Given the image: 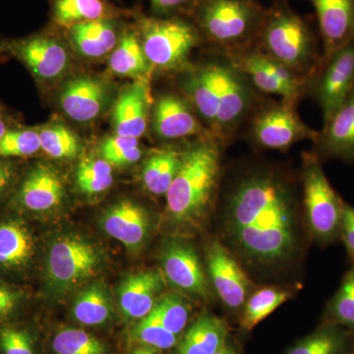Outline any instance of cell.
<instances>
[{
	"label": "cell",
	"instance_id": "6da1fadb",
	"mask_svg": "<svg viewBox=\"0 0 354 354\" xmlns=\"http://www.w3.org/2000/svg\"><path fill=\"white\" fill-rule=\"evenodd\" d=\"M218 239L260 278L281 279L299 267L310 239L290 174L268 165L237 174L221 199Z\"/></svg>",
	"mask_w": 354,
	"mask_h": 354
},
{
	"label": "cell",
	"instance_id": "7a4b0ae2",
	"mask_svg": "<svg viewBox=\"0 0 354 354\" xmlns=\"http://www.w3.org/2000/svg\"><path fill=\"white\" fill-rule=\"evenodd\" d=\"M221 138L203 137L184 151L167 194V221L177 232H197L206 225L221 176Z\"/></svg>",
	"mask_w": 354,
	"mask_h": 354
},
{
	"label": "cell",
	"instance_id": "3957f363",
	"mask_svg": "<svg viewBox=\"0 0 354 354\" xmlns=\"http://www.w3.org/2000/svg\"><path fill=\"white\" fill-rule=\"evenodd\" d=\"M183 87L195 111L221 139L241 127L256 106L252 84L230 60L193 70L184 77Z\"/></svg>",
	"mask_w": 354,
	"mask_h": 354
},
{
	"label": "cell",
	"instance_id": "277c9868",
	"mask_svg": "<svg viewBox=\"0 0 354 354\" xmlns=\"http://www.w3.org/2000/svg\"><path fill=\"white\" fill-rule=\"evenodd\" d=\"M259 50L298 75L313 78L321 64L315 35L308 23L285 3L265 11Z\"/></svg>",
	"mask_w": 354,
	"mask_h": 354
},
{
	"label": "cell",
	"instance_id": "5b68a950",
	"mask_svg": "<svg viewBox=\"0 0 354 354\" xmlns=\"http://www.w3.org/2000/svg\"><path fill=\"white\" fill-rule=\"evenodd\" d=\"M189 13L202 37L236 53L257 41L265 10L254 0H195Z\"/></svg>",
	"mask_w": 354,
	"mask_h": 354
},
{
	"label": "cell",
	"instance_id": "8992f818",
	"mask_svg": "<svg viewBox=\"0 0 354 354\" xmlns=\"http://www.w3.org/2000/svg\"><path fill=\"white\" fill-rule=\"evenodd\" d=\"M301 212L310 241L320 246L335 244L341 237L344 202L334 189L313 153H306L301 167Z\"/></svg>",
	"mask_w": 354,
	"mask_h": 354
},
{
	"label": "cell",
	"instance_id": "52a82bcc",
	"mask_svg": "<svg viewBox=\"0 0 354 354\" xmlns=\"http://www.w3.org/2000/svg\"><path fill=\"white\" fill-rule=\"evenodd\" d=\"M142 48L151 66L162 70L180 68L202 39L201 32L183 16H137L136 26Z\"/></svg>",
	"mask_w": 354,
	"mask_h": 354
},
{
	"label": "cell",
	"instance_id": "ba28073f",
	"mask_svg": "<svg viewBox=\"0 0 354 354\" xmlns=\"http://www.w3.org/2000/svg\"><path fill=\"white\" fill-rule=\"evenodd\" d=\"M102 263V252L92 242L78 235L59 237L48 250V285L55 295H66L95 277Z\"/></svg>",
	"mask_w": 354,
	"mask_h": 354
},
{
	"label": "cell",
	"instance_id": "9c48e42d",
	"mask_svg": "<svg viewBox=\"0 0 354 354\" xmlns=\"http://www.w3.org/2000/svg\"><path fill=\"white\" fill-rule=\"evenodd\" d=\"M0 53L19 60L41 84L57 82L71 66L68 46L51 29L25 38H0Z\"/></svg>",
	"mask_w": 354,
	"mask_h": 354
},
{
	"label": "cell",
	"instance_id": "30bf717a",
	"mask_svg": "<svg viewBox=\"0 0 354 354\" xmlns=\"http://www.w3.org/2000/svg\"><path fill=\"white\" fill-rule=\"evenodd\" d=\"M230 60L254 88L265 94L278 95L281 102L293 106L311 85V77L298 75L259 50L248 48L232 53Z\"/></svg>",
	"mask_w": 354,
	"mask_h": 354
},
{
	"label": "cell",
	"instance_id": "8fae6325",
	"mask_svg": "<svg viewBox=\"0 0 354 354\" xmlns=\"http://www.w3.org/2000/svg\"><path fill=\"white\" fill-rule=\"evenodd\" d=\"M205 259L214 292L225 308L241 316L247 299L258 286L218 239L208 242Z\"/></svg>",
	"mask_w": 354,
	"mask_h": 354
},
{
	"label": "cell",
	"instance_id": "7c38bea8",
	"mask_svg": "<svg viewBox=\"0 0 354 354\" xmlns=\"http://www.w3.org/2000/svg\"><path fill=\"white\" fill-rule=\"evenodd\" d=\"M162 276L169 285L188 297L208 301L214 290L196 249L181 239L165 242L160 250Z\"/></svg>",
	"mask_w": 354,
	"mask_h": 354
},
{
	"label": "cell",
	"instance_id": "4fadbf2b",
	"mask_svg": "<svg viewBox=\"0 0 354 354\" xmlns=\"http://www.w3.org/2000/svg\"><path fill=\"white\" fill-rule=\"evenodd\" d=\"M251 123V136L261 148L285 151L304 141H314L318 132L300 120L295 106L281 102L262 108L254 114Z\"/></svg>",
	"mask_w": 354,
	"mask_h": 354
},
{
	"label": "cell",
	"instance_id": "5bb4252c",
	"mask_svg": "<svg viewBox=\"0 0 354 354\" xmlns=\"http://www.w3.org/2000/svg\"><path fill=\"white\" fill-rule=\"evenodd\" d=\"M354 88V39L321 64L310 90L323 113L324 122L334 114Z\"/></svg>",
	"mask_w": 354,
	"mask_h": 354
},
{
	"label": "cell",
	"instance_id": "9a60e30c",
	"mask_svg": "<svg viewBox=\"0 0 354 354\" xmlns=\"http://www.w3.org/2000/svg\"><path fill=\"white\" fill-rule=\"evenodd\" d=\"M60 109L75 122L95 121L113 102V90L97 77L78 76L65 83L59 93Z\"/></svg>",
	"mask_w": 354,
	"mask_h": 354
},
{
	"label": "cell",
	"instance_id": "2e32d148",
	"mask_svg": "<svg viewBox=\"0 0 354 354\" xmlns=\"http://www.w3.org/2000/svg\"><path fill=\"white\" fill-rule=\"evenodd\" d=\"M152 127L156 136L162 140L214 135L202 127L190 102L176 94L158 97L153 106Z\"/></svg>",
	"mask_w": 354,
	"mask_h": 354
},
{
	"label": "cell",
	"instance_id": "e0dca14e",
	"mask_svg": "<svg viewBox=\"0 0 354 354\" xmlns=\"http://www.w3.org/2000/svg\"><path fill=\"white\" fill-rule=\"evenodd\" d=\"M313 142V153L321 162L330 158L354 162V88L324 122L322 131Z\"/></svg>",
	"mask_w": 354,
	"mask_h": 354
},
{
	"label": "cell",
	"instance_id": "ac0fdd59",
	"mask_svg": "<svg viewBox=\"0 0 354 354\" xmlns=\"http://www.w3.org/2000/svg\"><path fill=\"white\" fill-rule=\"evenodd\" d=\"M165 290L162 272L150 270L130 274L118 290L121 315L127 321L142 320L155 308Z\"/></svg>",
	"mask_w": 354,
	"mask_h": 354
},
{
	"label": "cell",
	"instance_id": "d6986e66",
	"mask_svg": "<svg viewBox=\"0 0 354 354\" xmlns=\"http://www.w3.org/2000/svg\"><path fill=\"white\" fill-rule=\"evenodd\" d=\"M315 8L322 37L321 64L354 39V0H309ZM321 65V64H320Z\"/></svg>",
	"mask_w": 354,
	"mask_h": 354
},
{
	"label": "cell",
	"instance_id": "ffe728a7",
	"mask_svg": "<svg viewBox=\"0 0 354 354\" xmlns=\"http://www.w3.org/2000/svg\"><path fill=\"white\" fill-rule=\"evenodd\" d=\"M101 221L106 234L120 241L129 250L141 249L150 234L151 218L148 211L128 200L109 207Z\"/></svg>",
	"mask_w": 354,
	"mask_h": 354
},
{
	"label": "cell",
	"instance_id": "44dd1931",
	"mask_svg": "<svg viewBox=\"0 0 354 354\" xmlns=\"http://www.w3.org/2000/svg\"><path fill=\"white\" fill-rule=\"evenodd\" d=\"M65 196L64 184L58 172L48 165L39 164L23 179L17 201L32 213H46L58 208Z\"/></svg>",
	"mask_w": 354,
	"mask_h": 354
},
{
	"label": "cell",
	"instance_id": "7402d4cb",
	"mask_svg": "<svg viewBox=\"0 0 354 354\" xmlns=\"http://www.w3.org/2000/svg\"><path fill=\"white\" fill-rule=\"evenodd\" d=\"M72 48L81 57L97 59L113 53L124 32L118 17L88 21L67 28Z\"/></svg>",
	"mask_w": 354,
	"mask_h": 354
},
{
	"label": "cell",
	"instance_id": "603a6c76",
	"mask_svg": "<svg viewBox=\"0 0 354 354\" xmlns=\"http://www.w3.org/2000/svg\"><path fill=\"white\" fill-rule=\"evenodd\" d=\"M149 92L147 84L137 81L118 95L113 111V125L116 135L139 139L148 125Z\"/></svg>",
	"mask_w": 354,
	"mask_h": 354
},
{
	"label": "cell",
	"instance_id": "cb8c5ba5",
	"mask_svg": "<svg viewBox=\"0 0 354 354\" xmlns=\"http://www.w3.org/2000/svg\"><path fill=\"white\" fill-rule=\"evenodd\" d=\"M228 326L221 317L204 312L185 330L176 354H214L227 344Z\"/></svg>",
	"mask_w": 354,
	"mask_h": 354
},
{
	"label": "cell",
	"instance_id": "d4e9b609",
	"mask_svg": "<svg viewBox=\"0 0 354 354\" xmlns=\"http://www.w3.org/2000/svg\"><path fill=\"white\" fill-rule=\"evenodd\" d=\"M34 252V239L24 223L16 220L0 221V269H23L31 262Z\"/></svg>",
	"mask_w": 354,
	"mask_h": 354
},
{
	"label": "cell",
	"instance_id": "484cf974",
	"mask_svg": "<svg viewBox=\"0 0 354 354\" xmlns=\"http://www.w3.org/2000/svg\"><path fill=\"white\" fill-rule=\"evenodd\" d=\"M297 286H257L247 299L241 314L239 323L242 329L252 330L286 301L297 295Z\"/></svg>",
	"mask_w": 354,
	"mask_h": 354
},
{
	"label": "cell",
	"instance_id": "4316f807",
	"mask_svg": "<svg viewBox=\"0 0 354 354\" xmlns=\"http://www.w3.org/2000/svg\"><path fill=\"white\" fill-rule=\"evenodd\" d=\"M353 348L354 335L351 330L335 324L323 322L285 354H348Z\"/></svg>",
	"mask_w": 354,
	"mask_h": 354
},
{
	"label": "cell",
	"instance_id": "83f0119b",
	"mask_svg": "<svg viewBox=\"0 0 354 354\" xmlns=\"http://www.w3.org/2000/svg\"><path fill=\"white\" fill-rule=\"evenodd\" d=\"M118 16L120 10L108 0H50L51 21L66 29L79 23Z\"/></svg>",
	"mask_w": 354,
	"mask_h": 354
},
{
	"label": "cell",
	"instance_id": "f1b7e54d",
	"mask_svg": "<svg viewBox=\"0 0 354 354\" xmlns=\"http://www.w3.org/2000/svg\"><path fill=\"white\" fill-rule=\"evenodd\" d=\"M150 67L136 27L125 28L118 46L111 53L109 69L115 75L137 78L148 73Z\"/></svg>",
	"mask_w": 354,
	"mask_h": 354
},
{
	"label": "cell",
	"instance_id": "f546056e",
	"mask_svg": "<svg viewBox=\"0 0 354 354\" xmlns=\"http://www.w3.org/2000/svg\"><path fill=\"white\" fill-rule=\"evenodd\" d=\"M183 152L157 151L144 162L142 179L149 192L157 196L165 195L176 178L183 162Z\"/></svg>",
	"mask_w": 354,
	"mask_h": 354
},
{
	"label": "cell",
	"instance_id": "4dcf8cb0",
	"mask_svg": "<svg viewBox=\"0 0 354 354\" xmlns=\"http://www.w3.org/2000/svg\"><path fill=\"white\" fill-rule=\"evenodd\" d=\"M77 322L85 326H101L111 315V300L106 286L95 281L77 295L72 306Z\"/></svg>",
	"mask_w": 354,
	"mask_h": 354
},
{
	"label": "cell",
	"instance_id": "1f68e13d",
	"mask_svg": "<svg viewBox=\"0 0 354 354\" xmlns=\"http://www.w3.org/2000/svg\"><path fill=\"white\" fill-rule=\"evenodd\" d=\"M323 322L342 326L354 335V263L342 277L339 290L326 305Z\"/></svg>",
	"mask_w": 354,
	"mask_h": 354
},
{
	"label": "cell",
	"instance_id": "d6a6232c",
	"mask_svg": "<svg viewBox=\"0 0 354 354\" xmlns=\"http://www.w3.org/2000/svg\"><path fill=\"white\" fill-rule=\"evenodd\" d=\"M41 150L55 160H71L81 151L80 140L62 124H48L39 128Z\"/></svg>",
	"mask_w": 354,
	"mask_h": 354
},
{
	"label": "cell",
	"instance_id": "836d02e7",
	"mask_svg": "<svg viewBox=\"0 0 354 354\" xmlns=\"http://www.w3.org/2000/svg\"><path fill=\"white\" fill-rule=\"evenodd\" d=\"M113 165L104 158H84L76 171V184L84 194H101L113 185Z\"/></svg>",
	"mask_w": 354,
	"mask_h": 354
},
{
	"label": "cell",
	"instance_id": "e575fe53",
	"mask_svg": "<svg viewBox=\"0 0 354 354\" xmlns=\"http://www.w3.org/2000/svg\"><path fill=\"white\" fill-rule=\"evenodd\" d=\"M190 312L189 302L178 292L164 293L152 310L158 322L178 337L187 326Z\"/></svg>",
	"mask_w": 354,
	"mask_h": 354
},
{
	"label": "cell",
	"instance_id": "d590c367",
	"mask_svg": "<svg viewBox=\"0 0 354 354\" xmlns=\"http://www.w3.org/2000/svg\"><path fill=\"white\" fill-rule=\"evenodd\" d=\"M55 354H106V346L100 339L85 330L67 328L53 337Z\"/></svg>",
	"mask_w": 354,
	"mask_h": 354
},
{
	"label": "cell",
	"instance_id": "8d00e7d4",
	"mask_svg": "<svg viewBox=\"0 0 354 354\" xmlns=\"http://www.w3.org/2000/svg\"><path fill=\"white\" fill-rule=\"evenodd\" d=\"M41 151L38 130L10 128L0 138V158L31 157Z\"/></svg>",
	"mask_w": 354,
	"mask_h": 354
},
{
	"label": "cell",
	"instance_id": "74e56055",
	"mask_svg": "<svg viewBox=\"0 0 354 354\" xmlns=\"http://www.w3.org/2000/svg\"><path fill=\"white\" fill-rule=\"evenodd\" d=\"M132 337L138 344L167 351L178 344V335L172 334L158 322L152 312L140 320L132 329Z\"/></svg>",
	"mask_w": 354,
	"mask_h": 354
},
{
	"label": "cell",
	"instance_id": "f35d334b",
	"mask_svg": "<svg viewBox=\"0 0 354 354\" xmlns=\"http://www.w3.org/2000/svg\"><path fill=\"white\" fill-rule=\"evenodd\" d=\"M100 152L104 160L116 167L134 164L142 157L139 139L120 135L104 139L100 146Z\"/></svg>",
	"mask_w": 354,
	"mask_h": 354
},
{
	"label": "cell",
	"instance_id": "ab89813d",
	"mask_svg": "<svg viewBox=\"0 0 354 354\" xmlns=\"http://www.w3.org/2000/svg\"><path fill=\"white\" fill-rule=\"evenodd\" d=\"M0 348L3 354H35L29 334L13 327L0 330Z\"/></svg>",
	"mask_w": 354,
	"mask_h": 354
},
{
	"label": "cell",
	"instance_id": "60d3db41",
	"mask_svg": "<svg viewBox=\"0 0 354 354\" xmlns=\"http://www.w3.org/2000/svg\"><path fill=\"white\" fill-rule=\"evenodd\" d=\"M153 12L158 17H172L189 13L195 0H149Z\"/></svg>",
	"mask_w": 354,
	"mask_h": 354
},
{
	"label": "cell",
	"instance_id": "b9f144b4",
	"mask_svg": "<svg viewBox=\"0 0 354 354\" xmlns=\"http://www.w3.org/2000/svg\"><path fill=\"white\" fill-rule=\"evenodd\" d=\"M351 262L354 263V207L344 203L342 209L341 237Z\"/></svg>",
	"mask_w": 354,
	"mask_h": 354
},
{
	"label": "cell",
	"instance_id": "7bdbcfd3",
	"mask_svg": "<svg viewBox=\"0 0 354 354\" xmlns=\"http://www.w3.org/2000/svg\"><path fill=\"white\" fill-rule=\"evenodd\" d=\"M20 293L0 283V320L13 313L20 301Z\"/></svg>",
	"mask_w": 354,
	"mask_h": 354
},
{
	"label": "cell",
	"instance_id": "ee69618b",
	"mask_svg": "<svg viewBox=\"0 0 354 354\" xmlns=\"http://www.w3.org/2000/svg\"><path fill=\"white\" fill-rule=\"evenodd\" d=\"M15 179V169L10 162L0 160V198L3 196L7 190L12 185Z\"/></svg>",
	"mask_w": 354,
	"mask_h": 354
},
{
	"label": "cell",
	"instance_id": "f6af8a7d",
	"mask_svg": "<svg viewBox=\"0 0 354 354\" xmlns=\"http://www.w3.org/2000/svg\"><path fill=\"white\" fill-rule=\"evenodd\" d=\"M162 351L153 346H147V344H139L136 348H133L130 354H160Z\"/></svg>",
	"mask_w": 354,
	"mask_h": 354
},
{
	"label": "cell",
	"instance_id": "bcb514c9",
	"mask_svg": "<svg viewBox=\"0 0 354 354\" xmlns=\"http://www.w3.org/2000/svg\"><path fill=\"white\" fill-rule=\"evenodd\" d=\"M9 129H10V127H9V123L8 120H7L6 113H4V111L0 108V138H1Z\"/></svg>",
	"mask_w": 354,
	"mask_h": 354
},
{
	"label": "cell",
	"instance_id": "7dc6e473",
	"mask_svg": "<svg viewBox=\"0 0 354 354\" xmlns=\"http://www.w3.org/2000/svg\"><path fill=\"white\" fill-rule=\"evenodd\" d=\"M214 354H241L239 353V351H237L236 348H234V346H232V344H225V346H223V348L221 349V351H218V353H214Z\"/></svg>",
	"mask_w": 354,
	"mask_h": 354
},
{
	"label": "cell",
	"instance_id": "c3c4849f",
	"mask_svg": "<svg viewBox=\"0 0 354 354\" xmlns=\"http://www.w3.org/2000/svg\"><path fill=\"white\" fill-rule=\"evenodd\" d=\"M348 354H354V348H353V351H351V353H349Z\"/></svg>",
	"mask_w": 354,
	"mask_h": 354
}]
</instances>
